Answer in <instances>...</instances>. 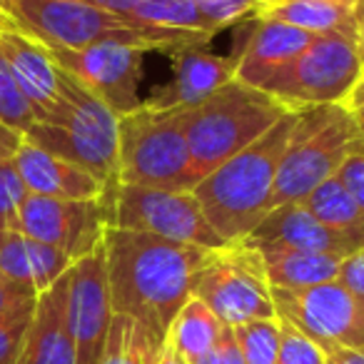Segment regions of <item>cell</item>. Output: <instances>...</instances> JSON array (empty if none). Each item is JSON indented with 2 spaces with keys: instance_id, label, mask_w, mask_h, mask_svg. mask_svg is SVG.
<instances>
[{
  "instance_id": "41",
  "label": "cell",
  "mask_w": 364,
  "mask_h": 364,
  "mask_svg": "<svg viewBox=\"0 0 364 364\" xmlns=\"http://www.w3.org/2000/svg\"><path fill=\"white\" fill-rule=\"evenodd\" d=\"M87 3H92V6L102 8V11H107V13L127 18V21H135L132 16H135V8L140 0H87Z\"/></svg>"
},
{
  "instance_id": "37",
  "label": "cell",
  "mask_w": 364,
  "mask_h": 364,
  "mask_svg": "<svg viewBox=\"0 0 364 364\" xmlns=\"http://www.w3.org/2000/svg\"><path fill=\"white\" fill-rule=\"evenodd\" d=\"M342 107L349 112V117H352L354 125H357L359 135L364 137V70H362V75H359V80L354 82V87L349 90V95L342 100Z\"/></svg>"
},
{
  "instance_id": "26",
  "label": "cell",
  "mask_w": 364,
  "mask_h": 364,
  "mask_svg": "<svg viewBox=\"0 0 364 364\" xmlns=\"http://www.w3.org/2000/svg\"><path fill=\"white\" fill-rule=\"evenodd\" d=\"M157 352L140 324L125 314H115L107 332V342L97 364H157Z\"/></svg>"
},
{
  "instance_id": "13",
  "label": "cell",
  "mask_w": 364,
  "mask_h": 364,
  "mask_svg": "<svg viewBox=\"0 0 364 364\" xmlns=\"http://www.w3.org/2000/svg\"><path fill=\"white\" fill-rule=\"evenodd\" d=\"M18 230L43 245L60 250L77 262L105 240L107 210L100 200H55L28 195L18 213Z\"/></svg>"
},
{
  "instance_id": "33",
  "label": "cell",
  "mask_w": 364,
  "mask_h": 364,
  "mask_svg": "<svg viewBox=\"0 0 364 364\" xmlns=\"http://www.w3.org/2000/svg\"><path fill=\"white\" fill-rule=\"evenodd\" d=\"M26 198L28 190L13 160L0 162V232L18 230V213H21V205Z\"/></svg>"
},
{
  "instance_id": "29",
  "label": "cell",
  "mask_w": 364,
  "mask_h": 364,
  "mask_svg": "<svg viewBox=\"0 0 364 364\" xmlns=\"http://www.w3.org/2000/svg\"><path fill=\"white\" fill-rule=\"evenodd\" d=\"M0 122L11 130L21 132V135H26L36 122V112H33L31 102L26 100L3 58H0Z\"/></svg>"
},
{
  "instance_id": "18",
  "label": "cell",
  "mask_w": 364,
  "mask_h": 364,
  "mask_svg": "<svg viewBox=\"0 0 364 364\" xmlns=\"http://www.w3.org/2000/svg\"><path fill=\"white\" fill-rule=\"evenodd\" d=\"M16 364H75V342L68 324V272L38 294Z\"/></svg>"
},
{
  "instance_id": "24",
  "label": "cell",
  "mask_w": 364,
  "mask_h": 364,
  "mask_svg": "<svg viewBox=\"0 0 364 364\" xmlns=\"http://www.w3.org/2000/svg\"><path fill=\"white\" fill-rule=\"evenodd\" d=\"M302 203L322 225L349 237L357 247H364V210L339 182L337 175L314 188Z\"/></svg>"
},
{
  "instance_id": "19",
  "label": "cell",
  "mask_w": 364,
  "mask_h": 364,
  "mask_svg": "<svg viewBox=\"0 0 364 364\" xmlns=\"http://www.w3.org/2000/svg\"><path fill=\"white\" fill-rule=\"evenodd\" d=\"M0 58L6 60L18 87L31 102L36 120H46L58 107L60 75V68L55 65L48 48L23 31H6L0 33Z\"/></svg>"
},
{
  "instance_id": "35",
  "label": "cell",
  "mask_w": 364,
  "mask_h": 364,
  "mask_svg": "<svg viewBox=\"0 0 364 364\" xmlns=\"http://www.w3.org/2000/svg\"><path fill=\"white\" fill-rule=\"evenodd\" d=\"M337 282L342 284L359 304H364V247L354 250L347 257H342Z\"/></svg>"
},
{
  "instance_id": "45",
  "label": "cell",
  "mask_w": 364,
  "mask_h": 364,
  "mask_svg": "<svg viewBox=\"0 0 364 364\" xmlns=\"http://www.w3.org/2000/svg\"><path fill=\"white\" fill-rule=\"evenodd\" d=\"M257 3H269V0H257Z\"/></svg>"
},
{
  "instance_id": "28",
  "label": "cell",
  "mask_w": 364,
  "mask_h": 364,
  "mask_svg": "<svg viewBox=\"0 0 364 364\" xmlns=\"http://www.w3.org/2000/svg\"><path fill=\"white\" fill-rule=\"evenodd\" d=\"M245 364H277L279 319H252L232 327Z\"/></svg>"
},
{
  "instance_id": "11",
  "label": "cell",
  "mask_w": 364,
  "mask_h": 364,
  "mask_svg": "<svg viewBox=\"0 0 364 364\" xmlns=\"http://www.w3.org/2000/svg\"><path fill=\"white\" fill-rule=\"evenodd\" d=\"M48 48V46H46ZM58 68L95 92L117 117L142 107V60L150 50L130 43H92L85 48H48Z\"/></svg>"
},
{
  "instance_id": "17",
  "label": "cell",
  "mask_w": 364,
  "mask_h": 364,
  "mask_svg": "<svg viewBox=\"0 0 364 364\" xmlns=\"http://www.w3.org/2000/svg\"><path fill=\"white\" fill-rule=\"evenodd\" d=\"M18 175L26 185L28 195L55 200H100L105 185L87 170L33 145L23 137L21 147L13 155Z\"/></svg>"
},
{
  "instance_id": "9",
  "label": "cell",
  "mask_w": 364,
  "mask_h": 364,
  "mask_svg": "<svg viewBox=\"0 0 364 364\" xmlns=\"http://www.w3.org/2000/svg\"><path fill=\"white\" fill-rule=\"evenodd\" d=\"M362 63L354 46V26L319 33L312 46L274 77L264 92L274 95L292 110L314 105H342L362 75Z\"/></svg>"
},
{
  "instance_id": "20",
  "label": "cell",
  "mask_w": 364,
  "mask_h": 364,
  "mask_svg": "<svg viewBox=\"0 0 364 364\" xmlns=\"http://www.w3.org/2000/svg\"><path fill=\"white\" fill-rule=\"evenodd\" d=\"M252 245H282V247L304 250V252H322L347 257L349 252L359 250L344 235L322 225L304 203H287L269 210L264 220L252 230L247 237Z\"/></svg>"
},
{
  "instance_id": "32",
  "label": "cell",
  "mask_w": 364,
  "mask_h": 364,
  "mask_svg": "<svg viewBox=\"0 0 364 364\" xmlns=\"http://www.w3.org/2000/svg\"><path fill=\"white\" fill-rule=\"evenodd\" d=\"M257 0H198V13L203 31L215 36L237 21H245L255 13Z\"/></svg>"
},
{
  "instance_id": "15",
  "label": "cell",
  "mask_w": 364,
  "mask_h": 364,
  "mask_svg": "<svg viewBox=\"0 0 364 364\" xmlns=\"http://www.w3.org/2000/svg\"><path fill=\"white\" fill-rule=\"evenodd\" d=\"M314 33L299 31L287 23L277 21H255L252 36L240 53L235 77L245 85L264 87L279 77L314 41Z\"/></svg>"
},
{
  "instance_id": "42",
  "label": "cell",
  "mask_w": 364,
  "mask_h": 364,
  "mask_svg": "<svg viewBox=\"0 0 364 364\" xmlns=\"http://www.w3.org/2000/svg\"><path fill=\"white\" fill-rule=\"evenodd\" d=\"M354 46H357L359 63L364 68V0L354 3Z\"/></svg>"
},
{
  "instance_id": "22",
  "label": "cell",
  "mask_w": 364,
  "mask_h": 364,
  "mask_svg": "<svg viewBox=\"0 0 364 364\" xmlns=\"http://www.w3.org/2000/svg\"><path fill=\"white\" fill-rule=\"evenodd\" d=\"M252 247L262 257L269 287L307 289L332 282V279H337L339 262H342V257H337V255L304 252V250L282 247V245H252Z\"/></svg>"
},
{
  "instance_id": "6",
  "label": "cell",
  "mask_w": 364,
  "mask_h": 364,
  "mask_svg": "<svg viewBox=\"0 0 364 364\" xmlns=\"http://www.w3.org/2000/svg\"><path fill=\"white\" fill-rule=\"evenodd\" d=\"M193 157L185 107H142L117 117V182L160 190H193Z\"/></svg>"
},
{
  "instance_id": "4",
  "label": "cell",
  "mask_w": 364,
  "mask_h": 364,
  "mask_svg": "<svg viewBox=\"0 0 364 364\" xmlns=\"http://www.w3.org/2000/svg\"><path fill=\"white\" fill-rule=\"evenodd\" d=\"M23 137L87 170L105 188L117 185V115L63 68L58 107L46 120L33 122Z\"/></svg>"
},
{
  "instance_id": "40",
  "label": "cell",
  "mask_w": 364,
  "mask_h": 364,
  "mask_svg": "<svg viewBox=\"0 0 364 364\" xmlns=\"http://www.w3.org/2000/svg\"><path fill=\"white\" fill-rule=\"evenodd\" d=\"M21 142H23L21 132L11 130V127H6L0 122V162L13 160V155H16V150L21 147Z\"/></svg>"
},
{
  "instance_id": "43",
  "label": "cell",
  "mask_w": 364,
  "mask_h": 364,
  "mask_svg": "<svg viewBox=\"0 0 364 364\" xmlns=\"http://www.w3.org/2000/svg\"><path fill=\"white\" fill-rule=\"evenodd\" d=\"M6 31H23L21 21L16 16V8H13V0H0V33Z\"/></svg>"
},
{
  "instance_id": "21",
  "label": "cell",
  "mask_w": 364,
  "mask_h": 364,
  "mask_svg": "<svg viewBox=\"0 0 364 364\" xmlns=\"http://www.w3.org/2000/svg\"><path fill=\"white\" fill-rule=\"evenodd\" d=\"M70 267L73 259L68 255L28 237L21 230L0 232V274L18 287L41 294L53 287Z\"/></svg>"
},
{
  "instance_id": "2",
  "label": "cell",
  "mask_w": 364,
  "mask_h": 364,
  "mask_svg": "<svg viewBox=\"0 0 364 364\" xmlns=\"http://www.w3.org/2000/svg\"><path fill=\"white\" fill-rule=\"evenodd\" d=\"M299 110L279 117L262 137L193 188L208 223L228 245L247 240L269 213L279 162L287 152Z\"/></svg>"
},
{
  "instance_id": "12",
  "label": "cell",
  "mask_w": 364,
  "mask_h": 364,
  "mask_svg": "<svg viewBox=\"0 0 364 364\" xmlns=\"http://www.w3.org/2000/svg\"><path fill=\"white\" fill-rule=\"evenodd\" d=\"M272 302L279 319H287L319 347L364 349V304L337 279L307 289L272 287Z\"/></svg>"
},
{
  "instance_id": "14",
  "label": "cell",
  "mask_w": 364,
  "mask_h": 364,
  "mask_svg": "<svg viewBox=\"0 0 364 364\" xmlns=\"http://www.w3.org/2000/svg\"><path fill=\"white\" fill-rule=\"evenodd\" d=\"M112 317L105 247L100 245L68 269V324L75 342V364H97Z\"/></svg>"
},
{
  "instance_id": "27",
  "label": "cell",
  "mask_w": 364,
  "mask_h": 364,
  "mask_svg": "<svg viewBox=\"0 0 364 364\" xmlns=\"http://www.w3.org/2000/svg\"><path fill=\"white\" fill-rule=\"evenodd\" d=\"M132 18H135V23L162 28V31L205 33L198 13V0H140Z\"/></svg>"
},
{
  "instance_id": "16",
  "label": "cell",
  "mask_w": 364,
  "mask_h": 364,
  "mask_svg": "<svg viewBox=\"0 0 364 364\" xmlns=\"http://www.w3.org/2000/svg\"><path fill=\"white\" fill-rule=\"evenodd\" d=\"M175 55V75L172 82L155 92L147 100L152 107H195L213 95L218 87L230 82L237 70L240 58L218 55L208 48V43L180 48Z\"/></svg>"
},
{
  "instance_id": "8",
  "label": "cell",
  "mask_w": 364,
  "mask_h": 364,
  "mask_svg": "<svg viewBox=\"0 0 364 364\" xmlns=\"http://www.w3.org/2000/svg\"><path fill=\"white\" fill-rule=\"evenodd\" d=\"M102 203L107 210V228L155 235L205 250L228 247L208 223L193 190H160L117 182L105 188Z\"/></svg>"
},
{
  "instance_id": "7",
  "label": "cell",
  "mask_w": 364,
  "mask_h": 364,
  "mask_svg": "<svg viewBox=\"0 0 364 364\" xmlns=\"http://www.w3.org/2000/svg\"><path fill=\"white\" fill-rule=\"evenodd\" d=\"M357 135V125L342 105L302 107L279 162L269 210L302 203L314 188L337 175Z\"/></svg>"
},
{
  "instance_id": "3",
  "label": "cell",
  "mask_w": 364,
  "mask_h": 364,
  "mask_svg": "<svg viewBox=\"0 0 364 364\" xmlns=\"http://www.w3.org/2000/svg\"><path fill=\"white\" fill-rule=\"evenodd\" d=\"M292 112L269 92L245 85L237 77L205 97L200 105L185 107V137H188L193 188L220 165L262 137L279 117Z\"/></svg>"
},
{
  "instance_id": "38",
  "label": "cell",
  "mask_w": 364,
  "mask_h": 364,
  "mask_svg": "<svg viewBox=\"0 0 364 364\" xmlns=\"http://www.w3.org/2000/svg\"><path fill=\"white\" fill-rule=\"evenodd\" d=\"M36 297H38L36 292L8 282V279L0 274V314H6L8 309H13L16 304L26 302V299H36Z\"/></svg>"
},
{
  "instance_id": "39",
  "label": "cell",
  "mask_w": 364,
  "mask_h": 364,
  "mask_svg": "<svg viewBox=\"0 0 364 364\" xmlns=\"http://www.w3.org/2000/svg\"><path fill=\"white\" fill-rule=\"evenodd\" d=\"M322 352L327 364H364V349L327 344V347H322Z\"/></svg>"
},
{
  "instance_id": "30",
  "label": "cell",
  "mask_w": 364,
  "mask_h": 364,
  "mask_svg": "<svg viewBox=\"0 0 364 364\" xmlns=\"http://www.w3.org/2000/svg\"><path fill=\"white\" fill-rule=\"evenodd\" d=\"M36 299H26V302L8 309L6 314H0V364H16L26 332L31 327Z\"/></svg>"
},
{
  "instance_id": "44",
  "label": "cell",
  "mask_w": 364,
  "mask_h": 364,
  "mask_svg": "<svg viewBox=\"0 0 364 364\" xmlns=\"http://www.w3.org/2000/svg\"><path fill=\"white\" fill-rule=\"evenodd\" d=\"M157 364H190V362L185 357H182V354L177 352V349L172 347L170 342H165V347H162L160 357H157Z\"/></svg>"
},
{
  "instance_id": "36",
  "label": "cell",
  "mask_w": 364,
  "mask_h": 364,
  "mask_svg": "<svg viewBox=\"0 0 364 364\" xmlns=\"http://www.w3.org/2000/svg\"><path fill=\"white\" fill-rule=\"evenodd\" d=\"M193 364H245L232 327H223V334L218 337L215 347Z\"/></svg>"
},
{
  "instance_id": "10",
  "label": "cell",
  "mask_w": 364,
  "mask_h": 364,
  "mask_svg": "<svg viewBox=\"0 0 364 364\" xmlns=\"http://www.w3.org/2000/svg\"><path fill=\"white\" fill-rule=\"evenodd\" d=\"M193 297L203 299L225 327L277 317L262 257L245 240L215 250L195 277Z\"/></svg>"
},
{
  "instance_id": "25",
  "label": "cell",
  "mask_w": 364,
  "mask_h": 364,
  "mask_svg": "<svg viewBox=\"0 0 364 364\" xmlns=\"http://www.w3.org/2000/svg\"><path fill=\"white\" fill-rule=\"evenodd\" d=\"M223 327L225 324L215 317L213 309L203 299L190 297L185 307L177 312L175 322L167 332V342L193 364L215 347L218 337L223 334Z\"/></svg>"
},
{
  "instance_id": "34",
  "label": "cell",
  "mask_w": 364,
  "mask_h": 364,
  "mask_svg": "<svg viewBox=\"0 0 364 364\" xmlns=\"http://www.w3.org/2000/svg\"><path fill=\"white\" fill-rule=\"evenodd\" d=\"M337 177L344 188L349 190V195L357 200L359 208L364 210V137L362 135H357L352 140Z\"/></svg>"
},
{
  "instance_id": "23",
  "label": "cell",
  "mask_w": 364,
  "mask_h": 364,
  "mask_svg": "<svg viewBox=\"0 0 364 364\" xmlns=\"http://www.w3.org/2000/svg\"><path fill=\"white\" fill-rule=\"evenodd\" d=\"M357 0H269L257 3L252 16L257 21H277L307 33H329L354 26Z\"/></svg>"
},
{
  "instance_id": "31",
  "label": "cell",
  "mask_w": 364,
  "mask_h": 364,
  "mask_svg": "<svg viewBox=\"0 0 364 364\" xmlns=\"http://www.w3.org/2000/svg\"><path fill=\"white\" fill-rule=\"evenodd\" d=\"M277 364H327V362H324V352L317 342H312L307 334H302L287 319H279Z\"/></svg>"
},
{
  "instance_id": "1",
  "label": "cell",
  "mask_w": 364,
  "mask_h": 364,
  "mask_svg": "<svg viewBox=\"0 0 364 364\" xmlns=\"http://www.w3.org/2000/svg\"><path fill=\"white\" fill-rule=\"evenodd\" d=\"M102 247L112 312L140 324L162 352L177 312L193 297L195 277L215 250L120 228L105 230Z\"/></svg>"
},
{
  "instance_id": "5",
  "label": "cell",
  "mask_w": 364,
  "mask_h": 364,
  "mask_svg": "<svg viewBox=\"0 0 364 364\" xmlns=\"http://www.w3.org/2000/svg\"><path fill=\"white\" fill-rule=\"evenodd\" d=\"M23 31L48 48H85L92 43H130L145 50L175 53L210 43L213 36L195 31H162L127 21L87 0H13Z\"/></svg>"
}]
</instances>
